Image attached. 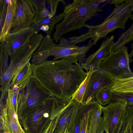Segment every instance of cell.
<instances>
[{
  "instance_id": "obj_2",
  "label": "cell",
  "mask_w": 133,
  "mask_h": 133,
  "mask_svg": "<svg viewBox=\"0 0 133 133\" xmlns=\"http://www.w3.org/2000/svg\"><path fill=\"white\" fill-rule=\"evenodd\" d=\"M106 0H74L65 6L64 17L56 26L52 39L57 42L62 36L84 27L85 23L102 11L100 4Z\"/></svg>"
},
{
  "instance_id": "obj_13",
  "label": "cell",
  "mask_w": 133,
  "mask_h": 133,
  "mask_svg": "<svg viewBox=\"0 0 133 133\" xmlns=\"http://www.w3.org/2000/svg\"><path fill=\"white\" fill-rule=\"evenodd\" d=\"M113 35L104 40L99 49L88 56L81 64L83 69L87 73L91 67L96 69L99 63L106 58L112 51L115 42Z\"/></svg>"
},
{
  "instance_id": "obj_33",
  "label": "cell",
  "mask_w": 133,
  "mask_h": 133,
  "mask_svg": "<svg viewBox=\"0 0 133 133\" xmlns=\"http://www.w3.org/2000/svg\"><path fill=\"white\" fill-rule=\"evenodd\" d=\"M131 47L132 48V50H133V42L132 43L131 45Z\"/></svg>"
},
{
  "instance_id": "obj_19",
  "label": "cell",
  "mask_w": 133,
  "mask_h": 133,
  "mask_svg": "<svg viewBox=\"0 0 133 133\" xmlns=\"http://www.w3.org/2000/svg\"><path fill=\"white\" fill-rule=\"evenodd\" d=\"M110 88L113 93H133V77L114 80Z\"/></svg>"
},
{
  "instance_id": "obj_34",
  "label": "cell",
  "mask_w": 133,
  "mask_h": 133,
  "mask_svg": "<svg viewBox=\"0 0 133 133\" xmlns=\"http://www.w3.org/2000/svg\"></svg>"
},
{
  "instance_id": "obj_30",
  "label": "cell",
  "mask_w": 133,
  "mask_h": 133,
  "mask_svg": "<svg viewBox=\"0 0 133 133\" xmlns=\"http://www.w3.org/2000/svg\"><path fill=\"white\" fill-rule=\"evenodd\" d=\"M47 3L50 6V14L53 17L56 14L57 5L60 2H61L64 5V1L61 0H47Z\"/></svg>"
},
{
  "instance_id": "obj_27",
  "label": "cell",
  "mask_w": 133,
  "mask_h": 133,
  "mask_svg": "<svg viewBox=\"0 0 133 133\" xmlns=\"http://www.w3.org/2000/svg\"><path fill=\"white\" fill-rule=\"evenodd\" d=\"M115 101H124L127 105L133 106V93H116L112 92L111 102Z\"/></svg>"
},
{
  "instance_id": "obj_15",
  "label": "cell",
  "mask_w": 133,
  "mask_h": 133,
  "mask_svg": "<svg viewBox=\"0 0 133 133\" xmlns=\"http://www.w3.org/2000/svg\"><path fill=\"white\" fill-rule=\"evenodd\" d=\"M33 69L30 61L22 65L13 77L8 88L16 85L20 91L24 89L33 77Z\"/></svg>"
},
{
  "instance_id": "obj_6",
  "label": "cell",
  "mask_w": 133,
  "mask_h": 133,
  "mask_svg": "<svg viewBox=\"0 0 133 133\" xmlns=\"http://www.w3.org/2000/svg\"><path fill=\"white\" fill-rule=\"evenodd\" d=\"M130 58L127 46H123L109 55L98 65L97 68L114 80L133 77L130 67Z\"/></svg>"
},
{
  "instance_id": "obj_21",
  "label": "cell",
  "mask_w": 133,
  "mask_h": 133,
  "mask_svg": "<svg viewBox=\"0 0 133 133\" xmlns=\"http://www.w3.org/2000/svg\"><path fill=\"white\" fill-rule=\"evenodd\" d=\"M130 18L132 21L131 26L123 32L115 42L112 52L116 51L123 46H125L133 41V14Z\"/></svg>"
},
{
  "instance_id": "obj_24",
  "label": "cell",
  "mask_w": 133,
  "mask_h": 133,
  "mask_svg": "<svg viewBox=\"0 0 133 133\" xmlns=\"http://www.w3.org/2000/svg\"><path fill=\"white\" fill-rule=\"evenodd\" d=\"M0 78L2 77L8 66L9 54L4 41L0 42Z\"/></svg>"
},
{
  "instance_id": "obj_22",
  "label": "cell",
  "mask_w": 133,
  "mask_h": 133,
  "mask_svg": "<svg viewBox=\"0 0 133 133\" xmlns=\"http://www.w3.org/2000/svg\"><path fill=\"white\" fill-rule=\"evenodd\" d=\"M133 106L127 105L126 113L120 133H133Z\"/></svg>"
},
{
  "instance_id": "obj_4",
  "label": "cell",
  "mask_w": 133,
  "mask_h": 133,
  "mask_svg": "<svg viewBox=\"0 0 133 133\" xmlns=\"http://www.w3.org/2000/svg\"><path fill=\"white\" fill-rule=\"evenodd\" d=\"M115 7L111 13L100 24L91 26L85 24L84 27L87 28L88 31L78 36L75 39L77 43L91 38L92 45L100 40L105 37L109 33L116 30L125 28L126 23L130 18L133 11V0H127Z\"/></svg>"
},
{
  "instance_id": "obj_12",
  "label": "cell",
  "mask_w": 133,
  "mask_h": 133,
  "mask_svg": "<svg viewBox=\"0 0 133 133\" xmlns=\"http://www.w3.org/2000/svg\"><path fill=\"white\" fill-rule=\"evenodd\" d=\"M35 12L29 0H17L16 16L10 33L30 27L34 22Z\"/></svg>"
},
{
  "instance_id": "obj_18",
  "label": "cell",
  "mask_w": 133,
  "mask_h": 133,
  "mask_svg": "<svg viewBox=\"0 0 133 133\" xmlns=\"http://www.w3.org/2000/svg\"><path fill=\"white\" fill-rule=\"evenodd\" d=\"M64 16L63 12L51 18H43L33 23L31 26L34 28L37 34L42 30L46 32V35H50L55 25L63 19Z\"/></svg>"
},
{
  "instance_id": "obj_28",
  "label": "cell",
  "mask_w": 133,
  "mask_h": 133,
  "mask_svg": "<svg viewBox=\"0 0 133 133\" xmlns=\"http://www.w3.org/2000/svg\"><path fill=\"white\" fill-rule=\"evenodd\" d=\"M87 107V103H81L75 120L72 133H79L81 119L85 113Z\"/></svg>"
},
{
  "instance_id": "obj_1",
  "label": "cell",
  "mask_w": 133,
  "mask_h": 133,
  "mask_svg": "<svg viewBox=\"0 0 133 133\" xmlns=\"http://www.w3.org/2000/svg\"><path fill=\"white\" fill-rule=\"evenodd\" d=\"M75 57L47 60L33 65V77L53 96L66 100L72 98L85 79V72Z\"/></svg>"
},
{
  "instance_id": "obj_26",
  "label": "cell",
  "mask_w": 133,
  "mask_h": 133,
  "mask_svg": "<svg viewBox=\"0 0 133 133\" xmlns=\"http://www.w3.org/2000/svg\"><path fill=\"white\" fill-rule=\"evenodd\" d=\"M112 92L110 88L103 89L97 96L95 98L99 104L102 106H105L112 101Z\"/></svg>"
},
{
  "instance_id": "obj_31",
  "label": "cell",
  "mask_w": 133,
  "mask_h": 133,
  "mask_svg": "<svg viewBox=\"0 0 133 133\" xmlns=\"http://www.w3.org/2000/svg\"><path fill=\"white\" fill-rule=\"evenodd\" d=\"M55 119L51 120L42 133H53Z\"/></svg>"
},
{
  "instance_id": "obj_5",
  "label": "cell",
  "mask_w": 133,
  "mask_h": 133,
  "mask_svg": "<svg viewBox=\"0 0 133 133\" xmlns=\"http://www.w3.org/2000/svg\"><path fill=\"white\" fill-rule=\"evenodd\" d=\"M53 96L33 77L28 85L20 91L17 98V110L19 119L39 107Z\"/></svg>"
},
{
  "instance_id": "obj_25",
  "label": "cell",
  "mask_w": 133,
  "mask_h": 133,
  "mask_svg": "<svg viewBox=\"0 0 133 133\" xmlns=\"http://www.w3.org/2000/svg\"><path fill=\"white\" fill-rule=\"evenodd\" d=\"M94 70L92 67L89 69L85 79L72 97L78 102H82L90 77Z\"/></svg>"
},
{
  "instance_id": "obj_3",
  "label": "cell",
  "mask_w": 133,
  "mask_h": 133,
  "mask_svg": "<svg viewBox=\"0 0 133 133\" xmlns=\"http://www.w3.org/2000/svg\"><path fill=\"white\" fill-rule=\"evenodd\" d=\"M58 44L54 43L50 35L44 37L37 50L33 54L31 61L33 65L39 64L47 60L50 56L53 60H58L69 57L77 58L81 64L85 59L86 54L92 46V41L90 39L88 44L81 46L71 44L67 38L62 37Z\"/></svg>"
},
{
  "instance_id": "obj_32",
  "label": "cell",
  "mask_w": 133,
  "mask_h": 133,
  "mask_svg": "<svg viewBox=\"0 0 133 133\" xmlns=\"http://www.w3.org/2000/svg\"><path fill=\"white\" fill-rule=\"evenodd\" d=\"M126 0H109L108 1L111 4H113L115 6L119 5L126 1Z\"/></svg>"
},
{
  "instance_id": "obj_8",
  "label": "cell",
  "mask_w": 133,
  "mask_h": 133,
  "mask_svg": "<svg viewBox=\"0 0 133 133\" xmlns=\"http://www.w3.org/2000/svg\"><path fill=\"white\" fill-rule=\"evenodd\" d=\"M127 106L124 101L112 102L105 106H101L105 133H120L126 114Z\"/></svg>"
},
{
  "instance_id": "obj_20",
  "label": "cell",
  "mask_w": 133,
  "mask_h": 133,
  "mask_svg": "<svg viewBox=\"0 0 133 133\" xmlns=\"http://www.w3.org/2000/svg\"><path fill=\"white\" fill-rule=\"evenodd\" d=\"M29 1L35 12L34 23L44 18H51L53 17L46 8V1L29 0Z\"/></svg>"
},
{
  "instance_id": "obj_10",
  "label": "cell",
  "mask_w": 133,
  "mask_h": 133,
  "mask_svg": "<svg viewBox=\"0 0 133 133\" xmlns=\"http://www.w3.org/2000/svg\"><path fill=\"white\" fill-rule=\"evenodd\" d=\"M81 103L72 98L55 119L53 133H72Z\"/></svg>"
},
{
  "instance_id": "obj_16",
  "label": "cell",
  "mask_w": 133,
  "mask_h": 133,
  "mask_svg": "<svg viewBox=\"0 0 133 133\" xmlns=\"http://www.w3.org/2000/svg\"><path fill=\"white\" fill-rule=\"evenodd\" d=\"M101 106L97 101L90 114L87 133H103L105 131Z\"/></svg>"
},
{
  "instance_id": "obj_11",
  "label": "cell",
  "mask_w": 133,
  "mask_h": 133,
  "mask_svg": "<svg viewBox=\"0 0 133 133\" xmlns=\"http://www.w3.org/2000/svg\"><path fill=\"white\" fill-rule=\"evenodd\" d=\"M114 80L104 72L94 69L90 76L84 94L82 103H87L106 88H110Z\"/></svg>"
},
{
  "instance_id": "obj_17",
  "label": "cell",
  "mask_w": 133,
  "mask_h": 133,
  "mask_svg": "<svg viewBox=\"0 0 133 133\" xmlns=\"http://www.w3.org/2000/svg\"><path fill=\"white\" fill-rule=\"evenodd\" d=\"M17 0H9L6 16L0 34V42L3 41L7 37L13 25L16 16Z\"/></svg>"
},
{
  "instance_id": "obj_7",
  "label": "cell",
  "mask_w": 133,
  "mask_h": 133,
  "mask_svg": "<svg viewBox=\"0 0 133 133\" xmlns=\"http://www.w3.org/2000/svg\"><path fill=\"white\" fill-rule=\"evenodd\" d=\"M59 99L52 96L21 120L25 133H42L51 120L52 111Z\"/></svg>"
},
{
  "instance_id": "obj_23",
  "label": "cell",
  "mask_w": 133,
  "mask_h": 133,
  "mask_svg": "<svg viewBox=\"0 0 133 133\" xmlns=\"http://www.w3.org/2000/svg\"><path fill=\"white\" fill-rule=\"evenodd\" d=\"M97 101L94 98L87 103L86 112L81 119L79 133H87L91 112Z\"/></svg>"
},
{
  "instance_id": "obj_14",
  "label": "cell",
  "mask_w": 133,
  "mask_h": 133,
  "mask_svg": "<svg viewBox=\"0 0 133 133\" xmlns=\"http://www.w3.org/2000/svg\"><path fill=\"white\" fill-rule=\"evenodd\" d=\"M36 34L32 26L9 34L3 41L9 56L28 42L31 37Z\"/></svg>"
},
{
  "instance_id": "obj_9",
  "label": "cell",
  "mask_w": 133,
  "mask_h": 133,
  "mask_svg": "<svg viewBox=\"0 0 133 133\" xmlns=\"http://www.w3.org/2000/svg\"><path fill=\"white\" fill-rule=\"evenodd\" d=\"M14 91L9 88L4 105L1 104V128L10 133H25L20 124L13 100Z\"/></svg>"
},
{
  "instance_id": "obj_35",
  "label": "cell",
  "mask_w": 133,
  "mask_h": 133,
  "mask_svg": "<svg viewBox=\"0 0 133 133\" xmlns=\"http://www.w3.org/2000/svg\"></svg>"
},
{
  "instance_id": "obj_29",
  "label": "cell",
  "mask_w": 133,
  "mask_h": 133,
  "mask_svg": "<svg viewBox=\"0 0 133 133\" xmlns=\"http://www.w3.org/2000/svg\"><path fill=\"white\" fill-rule=\"evenodd\" d=\"M8 0H0V31L2 29L7 13Z\"/></svg>"
}]
</instances>
